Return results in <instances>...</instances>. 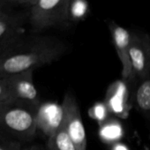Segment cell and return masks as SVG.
Returning a JSON list of instances; mask_svg holds the SVG:
<instances>
[{
    "mask_svg": "<svg viewBox=\"0 0 150 150\" xmlns=\"http://www.w3.org/2000/svg\"><path fill=\"white\" fill-rule=\"evenodd\" d=\"M67 44L54 36L23 37L0 55V77L35 71L60 59Z\"/></svg>",
    "mask_w": 150,
    "mask_h": 150,
    "instance_id": "6da1fadb",
    "label": "cell"
},
{
    "mask_svg": "<svg viewBox=\"0 0 150 150\" xmlns=\"http://www.w3.org/2000/svg\"><path fill=\"white\" fill-rule=\"evenodd\" d=\"M36 110L15 102L0 103V132L21 143L31 141L37 132Z\"/></svg>",
    "mask_w": 150,
    "mask_h": 150,
    "instance_id": "7a4b0ae2",
    "label": "cell"
},
{
    "mask_svg": "<svg viewBox=\"0 0 150 150\" xmlns=\"http://www.w3.org/2000/svg\"><path fill=\"white\" fill-rule=\"evenodd\" d=\"M71 0H37L32 6L29 21L33 29L40 32L51 28H65L69 22Z\"/></svg>",
    "mask_w": 150,
    "mask_h": 150,
    "instance_id": "3957f363",
    "label": "cell"
},
{
    "mask_svg": "<svg viewBox=\"0 0 150 150\" xmlns=\"http://www.w3.org/2000/svg\"><path fill=\"white\" fill-rule=\"evenodd\" d=\"M64 110L63 127L78 150H87V134L81 113L74 96L67 92L62 103Z\"/></svg>",
    "mask_w": 150,
    "mask_h": 150,
    "instance_id": "277c9868",
    "label": "cell"
},
{
    "mask_svg": "<svg viewBox=\"0 0 150 150\" xmlns=\"http://www.w3.org/2000/svg\"><path fill=\"white\" fill-rule=\"evenodd\" d=\"M33 71H28L4 78L7 81L12 100L23 103L37 111L42 102L34 83Z\"/></svg>",
    "mask_w": 150,
    "mask_h": 150,
    "instance_id": "5b68a950",
    "label": "cell"
},
{
    "mask_svg": "<svg viewBox=\"0 0 150 150\" xmlns=\"http://www.w3.org/2000/svg\"><path fill=\"white\" fill-rule=\"evenodd\" d=\"M108 28L113 45L122 65V80L131 85H133L136 79L129 54L132 31L122 27L115 21H110L108 22Z\"/></svg>",
    "mask_w": 150,
    "mask_h": 150,
    "instance_id": "8992f818",
    "label": "cell"
},
{
    "mask_svg": "<svg viewBox=\"0 0 150 150\" xmlns=\"http://www.w3.org/2000/svg\"><path fill=\"white\" fill-rule=\"evenodd\" d=\"M129 54L135 79H141L149 75L150 36L148 34L142 31H132Z\"/></svg>",
    "mask_w": 150,
    "mask_h": 150,
    "instance_id": "52a82bcc",
    "label": "cell"
},
{
    "mask_svg": "<svg viewBox=\"0 0 150 150\" xmlns=\"http://www.w3.org/2000/svg\"><path fill=\"white\" fill-rule=\"evenodd\" d=\"M131 87H132L131 84L122 80L109 88L104 103L109 112L124 118L127 117L130 103H132V90H130Z\"/></svg>",
    "mask_w": 150,
    "mask_h": 150,
    "instance_id": "ba28073f",
    "label": "cell"
},
{
    "mask_svg": "<svg viewBox=\"0 0 150 150\" xmlns=\"http://www.w3.org/2000/svg\"><path fill=\"white\" fill-rule=\"evenodd\" d=\"M64 110L62 104L42 103L36 111L37 130L48 138L56 133L63 125Z\"/></svg>",
    "mask_w": 150,
    "mask_h": 150,
    "instance_id": "9c48e42d",
    "label": "cell"
},
{
    "mask_svg": "<svg viewBox=\"0 0 150 150\" xmlns=\"http://www.w3.org/2000/svg\"><path fill=\"white\" fill-rule=\"evenodd\" d=\"M23 37L21 17L4 15L0 19V55Z\"/></svg>",
    "mask_w": 150,
    "mask_h": 150,
    "instance_id": "30bf717a",
    "label": "cell"
},
{
    "mask_svg": "<svg viewBox=\"0 0 150 150\" xmlns=\"http://www.w3.org/2000/svg\"><path fill=\"white\" fill-rule=\"evenodd\" d=\"M132 99L140 113L150 117V74L134 81Z\"/></svg>",
    "mask_w": 150,
    "mask_h": 150,
    "instance_id": "8fae6325",
    "label": "cell"
},
{
    "mask_svg": "<svg viewBox=\"0 0 150 150\" xmlns=\"http://www.w3.org/2000/svg\"><path fill=\"white\" fill-rule=\"evenodd\" d=\"M45 147L47 150H78L63 125L56 133L48 138Z\"/></svg>",
    "mask_w": 150,
    "mask_h": 150,
    "instance_id": "7c38bea8",
    "label": "cell"
},
{
    "mask_svg": "<svg viewBox=\"0 0 150 150\" xmlns=\"http://www.w3.org/2000/svg\"><path fill=\"white\" fill-rule=\"evenodd\" d=\"M89 4L88 0H71L69 6V22L79 23L85 21L89 14Z\"/></svg>",
    "mask_w": 150,
    "mask_h": 150,
    "instance_id": "4fadbf2b",
    "label": "cell"
},
{
    "mask_svg": "<svg viewBox=\"0 0 150 150\" xmlns=\"http://www.w3.org/2000/svg\"><path fill=\"white\" fill-rule=\"evenodd\" d=\"M99 134L103 141L117 143L123 135L122 125L117 120L106 121L102 125Z\"/></svg>",
    "mask_w": 150,
    "mask_h": 150,
    "instance_id": "5bb4252c",
    "label": "cell"
},
{
    "mask_svg": "<svg viewBox=\"0 0 150 150\" xmlns=\"http://www.w3.org/2000/svg\"><path fill=\"white\" fill-rule=\"evenodd\" d=\"M21 143L0 132V150H22Z\"/></svg>",
    "mask_w": 150,
    "mask_h": 150,
    "instance_id": "9a60e30c",
    "label": "cell"
},
{
    "mask_svg": "<svg viewBox=\"0 0 150 150\" xmlns=\"http://www.w3.org/2000/svg\"><path fill=\"white\" fill-rule=\"evenodd\" d=\"M91 116L98 120V121H104L105 118H106V115L107 113L109 112L105 103H99V104H96L95 105L92 110H91Z\"/></svg>",
    "mask_w": 150,
    "mask_h": 150,
    "instance_id": "2e32d148",
    "label": "cell"
},
{
    "mask_svg": "<svg viewBox=\"0 0 150 150\" xmlns=\"http://www.w3.org/2000/svg\"><path fill=\"white\" fill-rule=\"evenodd\" d=\"M12 101L7 81L4 77H0V103Z\"/></svg>",
    "mask_w": 150,
    "mask_h": 150,
    "instance_id": "e0dca14e",
    "label": "cell"
},
{
    "mask_svg": "<svg viewBox=\"0 0 150 150\" xmlns=\"http://www.w3.org/2000/svg\"><path fill=\"white\" fill-rule=\"evenodd\" d=\"M112 150H129V148L125 145H124L120 142H117L113 145Z\"/></svg>",
    "mask_w": 150,
    "mask_h": 150,
    "instance_id": "ac0fdd59",
    "label": "cell"
},
{
    "mask_svg": "<svg viewBox=\"0 0 150 150\" xmlns=\"http://www.w3.org/2000/svg\"><path fill=\"white\" fill-rule=\"evenodd\" d=\"M22 150H47V149L46 147H43L40 145H32V146L22 148Z\"/></svg>",
    "mask_w": 150,
    "mask_h": 150,
    "instance_id": "d6986e66",
    "label": "cell"
},
{
    "mask_svg": "<svg viewBox=\"0 0 150 150\" xmlns=\"http://www.w3.org/2000/svg\"><path fill=\"white\" fill-rule=\"evenodd\" d=\"M36 2H37V0H23V4H26L31 6H33Z\"/></svg>",
    "mask_w": 150,
    "mask_h": 150,
    "instance_id": "ffe728a7",
    "label": "cell"
},
{
    "mask_svg": "<svg viewBox=\"0 0 150 150\" xmlns=\"http://www.w3.org/2000/svg\"><path fill=\"white\" fill-rule=\"evenodd\" d=\"M8 1L15 2V3H19V4H23V0H8Z\"/></svg>",
    "mask_w": 150,
    "mask_h": 150,
    "instance_id": "44dd1931",
    "label": "cell"
},
{
    "mask_svg": "<svg viewBox=\"0 0 150 150\" xmlns=\"http://www.w3.org/2000/svg\"><path fill=\"white\" fill-rule=\"evenodd\" d=\"M3 16H4V15H3V14H1V13H0V19H1Z\"/></svg>",
    "mask_w": 150,
    "mask_h": 150,
    "instance_id": "7402d4cb",
    "label": "cell"
}]
</instances>
